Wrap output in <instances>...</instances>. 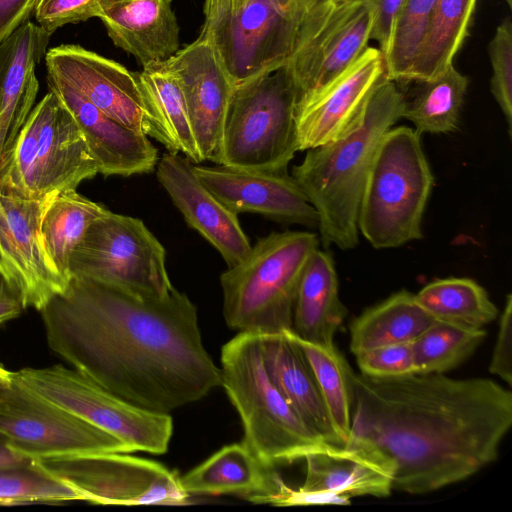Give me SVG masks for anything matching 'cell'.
<instances>
[{"label": "cell", "instance_id": "e575fe53", "mask_svg": "<svg viewBox=\"0 0 512 512\" xmlns=\"http://www.w3.org/2000/svg\"><path fill=\"white\" fill-rule=\"evenodd\" d=\"M486 336L483 327L436 320L414 341L415 373H444L465 361Z\"/></svg>", "mask_w": 512, "mask_h": 512}, {"label": "cell", "instance_id": "ffe728a7", "mask_svg": "<svg viewBox=\"0 0 512 512\" xmlns=\"http://www.w3.org/2000/svg\"><path fill=\"white\" fill-rule=\"evenodd\" d=\"M47 85L74 117L98 173L128 177L155 169L158 152L146 134L109 117L50 74H47Z\"/></svg>", "mask_w": 512, "mask_h": 512}, {"label": "cell", "instance_id": "f35d334b", "mask_svg": "<svg viewBox=\"0 0 512 512\" xmlns=\"http://www.w3.org/2000/svg\"><path fill=\"white\" fill-rule=\"evenodd\" d=\"M118 0H38L34 10L36 23L52 35L57 29L98 17Z\"/></svg>", "mask_w": 512, "mask_h": 512}, {"label": "cell", "instance_id": "74e56055", "mask_svg": "<svg viewBox=\"0 0 512 512\" xmlns=\"http://www.w3.org/2000/svg\"><path fill=\"white\" fill-rule=\"evenodd\" d=\"M492 68L490 90L512 131V22L505 17L497 26L488 44Z\"/></svg>", "mask_w": 512, "mask_h": 512}, {"label": "cell", "instance_id": "1f68e13d", "mask_svg": "<svg viewBox=\"0 0 512 512\" xmlns=\"http://www.w3.org/2000/svg\"><path fill=\"white\" fill-rule=\"evenodd\" d=\"M109 210L76 190L58 193L42 220L47 251L60 274L70 281V258L90 224Z\"/></svg>", "mask_w": 512, "mask_h": 512}, {"label": "cell", "instance_id": "ee69618b", "mask_svg": "<svg viewBox=\"0 0 512 512\" xmlns=\"http://www.w3.org/2000/svg\"><path fill=\"white\" fill-rule=\"evenodd\" d=\"M38 0H0V44L30 20Z\"/></svg>", "mask_w": 512, "mask_h": 512}, {"label": "cell", "instance_id": "5bb4252c", "mask_svg": "<svg viewBox=\"0 0 512 512\" xmlns=\"http://www.w3.org/2000/svg\"><path fill=\"white\" fill-rule=\"evenodd\" d=\"M0 437L33 460L85 452H131L117 438L21 383L0 390Z\"/></svg>", "mask_w": 512, "mask_h": 512}, {"label": "cell", "instance_id": "4dcf8cb0", "mask_svg": "<svg viewBox=\"0 0 512 512\" xmlns=\"http://www.w3.org/2000/svg\"><path fill=\"white\" fill-rule=\"evenodd\" d=\"M417 84L412 95H405L402 118L419 133H449L457 128L469 79L454 64L439 76Z\"/></svg>", "mask_w": 512, "mask_h": 512}, {"label": "cell", "instance_id": "4316f807", "mask_svg": "<svg viewBox=\"0 0 512 512\" xmlns=\"http://www.w3.org/2000/svg\"><path fill=\"white\" fill-rule=\"evenodd\" d=\"M276 473L242 442L222 447L181 476L180 484L189 496L234 494L257 503Z\"/></svg>", "mask_w": 512, "mask_h": 512}, {"label": "cell", "instance_id": "60d3db41", "mask_svg": "<svg viewBox=\"0 0 512 512\" xmlns=\"http://www.w3.org/2000/svg\"><path fill=\"white\" fill-rule=\"evenodd\" d=\"M265 504L275 506H308V505H349L350 497L330 492L305 491L288 486L281 476L273 491L268 495Z\"/></svg>", "mask_w": 512, "mask_h": 512}, {"label": "cell", "instance_id": "603a6c76", "mask_svg": "<svg viewBox=\"0 0 512 512\" xmlns=\"http://www.w3.org/2000/svg\"><path fill=\"white\" fill-rule=\"evenodd\" d=\"M258 335L267 374L299 418L325 442L344 445L333 428L314 372L292 331Z\"/></svg>", "mask_w": 512, "mask_h": 512}, {"label": "cell", "instance_id": "7dc6e473", "mask_svg": "<svg viewBox=\"0 0 512 512\" xmlns=\"http://www.w3.org/2000/svg\"><path fill=\"white\" fill-rule=\"evenodd\" d=\"M15 378V372L6 369L0 364V390L8 387Z\"/></svg>", "mask_w": 512, "mask_h": 512}, {"label": "cell", "instance_id": "f6af8a7d", "mask_svg": "<svg viewBox=\"0 0 512 512\" xmlns=\"http://www.w3.org/2000/svg\"><path fill=\"white\" fill-rule=\"evenodd\" d=\"M25 308L19 294L0 275V325L18 317Z\"/></svg>", "mask_w": 512, "mask_h": 512}, {"label": "cell", "instance_id": "9c48e42d", "mask_svg": "<svg viewBox=\"0 0 512 512\" xmlns=\"http://www.w3.org/2000/svg\"><path fill=\"white\" fill-rule=\"evenodd\" d=\"M297 96L285 66L234 88L217 164L259 171H287L299 151Z\"/></svg>", "mask_w": 512, "mask_h": 512}, {"label": "cell", "instance_id": "8d00e7d4", "mask_svg": "<svg viewBox=\"0 0 512 512\" xmlns=\"http://www.w3.org/2000/svg\"><path fill=\"white\" fill-rule=\"evenodd\" d=\"M73 500H77L73 490L43 470L35 460L0 468V505Z\"/></svg>", "mask_w": 512, "mask_h": 512}, {"label": "cell", "instance_id": "f1b7e54d", "mask_svg": "<svg viewBox=\"0 0 512 512\" xmlns=\"http://www.w3.org/2000/svg\"><path fill=\"white\" fill-rule=\"evenodd\" d=\"M434 321L415 294L400 290L355 318L350 327V350L356 356L381 346L410 343Z\"/></svg>", "mask_w": 512, "mask_h": 512}, {"label": "cell", "instance_id": "d6986e66", "mask_svg": "<svg viewBox=\"0 0 512 512\" xmlns=\"http://www.w3.org/2000/svg\"><path fill=\"white\" fill-rule=\"evenodd\" d=\"M156 176L185 221L216 248L228 268L247 257L252 245L237 214L201 183L188 158L165 153L157 162Z\"/></svg>", "mask_w": 512, "mask_h": 512}, {"label": "cell", "instance_id": "83f0119b", "mask_svg": "<svg viewBox=\"0 0 512 512\" xmlns=\"http://www.w3.org/2000/svg\"><path fill=\"white\" fill-rule=\"evenodd\" d=\"M138 75L151 115L150 137L162 143L168 152L181 153L192 163H201L176 73L165 61L143 66Z\"/></svg>", "mask_w": 512, "mask_h": 512}, {"label": "cell", "instance_id": "b9f144b4", "mask_svg": "<svg viewBox=\"0 0 512 512\" xmlns=\"http://www.w3.org/2000/svg\"><path fill=\"white\" fill-rule=\"evenodd\" d=\"M512 295L508 294L500 316L497 338L489 365L491 374L512 383Z\"/></svg>", "mask_w": 512, "mask_h": 512}, {"label": "cell", "instance_id": "7c38bea8", "mask_svg": "<svg viewBox=\"0 0 512 512\" xmlns=\"http://www.w3.org/2000/svg\"><path fill=\"white\" fill-rule=\"evenodd\" d=\"M77 500L101 505H184L180 477L158 462L125 452H85L35 460Z\"/></svg>", "mask_w": 512, "mask_h": 512}, {"label": "cell", "instance_id": "52a82bcc", "mask_svg": "<svg viewBox=\"0 0 512 512\" xmlns=\"http://www.w3.org/2000/svg\"><path fill=\"white\" fill-rule=\"evenodd\" d=\"M316 0H205L199 36L214 47L233 87L287 64Z\"/></svg>", "mask_w": 512, "mask_h": 512}, {"label": "cell", "instance_id": "4fadbf2b", "mask_svg": "<svg viewBox=\"0 0 512 512\" xmlns=\"http://www.w3.org/2000/svg\"><path fill=\"white\" fill-rule=\"evenodd\" d=\"M373 16L369 0H316L285 65L297 104L330 87L362 54Z\"/></svg>", "mask_w": 512, "mask_h": 512}, {"label": "cell", "instance_id": "3957f363", "mask_svg": "<svg viewBox=\"0 0 512 512\" xmlns=\"http://www.w3.org/2000/svg\"><path fill=\"white\" fill-rule=\"evenodd\" d=\"M405 94L384 76L336 138L306 150L292 177L318 215L319 239L341 250L358 244V210L380 139L402 118Z\"/></svg>", "mask_w": 512, "mask_h": 512}, {"label": "cell", "instance_id": "d4e9b609", "mask_svg": "<svg viewBox=\"0 0 512 512\" xmlns=\"http://www.w3.org/2000/svg\"><path fill=\"white\" fill-rule=\"evenodd\" d=\"M301 489L340 495L387 497L393 490V470L376 452L350 444L333 445L304 458Z\"/></svg>", "mask_w": 512, "mask_h": 512}, {"label": "cell", "instance_id": "9a60e30c", "mask_svg": "<svg viewBox=\"0 0 512 512\" xmlns=\"http://www.w3.org/2000/svg\"><path fill=\"white\" fill-rule=\"evenodd\" d=\"M56 195L32 199L0 191V275L26 307L39 311L69 283L52 261L41 229Z\"/></svg>", "mask_w": 512, "mask_h": 512}, {"label": "cell", "instance_id": "c3c4849f", "mask_svg": "<svg viewBox=\"0 0 512 512\" xmlns=\"http://www.w3.org/2000/svg\"><path fill=\"white\" fill-rule=\"evenodd\" d=\"M507 6L511 9L512 7V0H505Z\"/></svg>", "mask_w": 512, "mask_h": 512}, {"label": "cell", "instance_id": "44dd1931", "mask_svg": "<svg viewBox=\"0 0 512 512\" xmlns=\"http://www.w3.org/2000/svg\"><path fill=\"white\" fill-rule=\"evenodd\" d=\"M385 76L378 47L368 46L330 87L296 105L299 151L322 145L341 134L368 95Z\"/></svg>", "mask_w": 512, "mask_h": 512}, {"label": "cell", "instance_id": "277c9868", "mask_svg": "<svg viewBox=\"0 0 512 512\" xmlns=\"http://www.w3.org/2000/svg\"><path fill=\"white\" fill-rule=\"evenodd\" d=\"M220 372L243 425L242 442L264 466L292 463L334 445L317 436L271 382L258 333L240 332L223 345Z\"/></svg>", "mask_w": 512, "mask_h": 512}, {"label": "cell", "instance_id": "bcb514c9", "mask_svg": "<svg viewBox=\"0 0 512 512\" xmlns=\"http://www.w3.org/2000/svg\"><path fill=\"white\" fill-rule=\"evenodd\" d=\"M34 461L11 448L0 437V468L28 464Z\"/></svg>", "mask_w": 512, "mask_h": 512}, {"label": "cell", "instance_id": "484cf974", "mask_svg": "<svg viewBox=\"0 0 512 512\" xmlns=\"http://www.w3.org/2000/svg\"><path fill=\"white\" fill-rule=\"evenodd\" d=\"M346 314L333 258L318 248L307 261L298 284L291 331L302 340L332 346Z\"/></svg>", "mask_w": 512, "mask_h": 512}, {"label": "cell", "instance_id": "cb8c5ba5", "mask_svg": "<svg viewBox=\"0 0 512 512\" xmlns=\"http://www.w3.org/2000/svg\"><path fill=\"white\" fill-rule=\"evenodd\" d=\"M97 18L114 45L134 56L142 67L168 61L180 49L172 0H118Z\"/></svg>", "mask_w": 512, "mask_h": 512}, {"label": "cell", "instance_id": "5b68a950", "mask_svg": "<svg viewBox=\"0 0 512 512\" xmlns=\"http://www.w3.org/2000/svg\"><path fill=\"white\" fill-rule=\"evenodd\" d=\"M320 239L309 231L272 232L220 276L226 324L258 334L292 330L298 284Z\"/></svg>", "mask_w": 512, "mask_h": 512}, {"label": "cell", "instance_id": "d590c367", "mask_svg": "<svg viewBox=\"0 0 512 512\" xmlns=\"http://www.w3.org/2000/svg\"><path fill=\"white\" fill-rule=\"evenodd\" d=\"M435 2L403 0L384 56L386 78L395 82L406 80L428 31Z\"/></svg>", "mask_w": 512, "mask_h": 512}, {"label": "cell", "instance_id": "6da1fadb", "mask_svg": "<svg viewBox=\"0 0 512 512\" xmlns=\"http://www.w3.org/2000/svg\"><path fill=\"white\" fill-rule=\"evenodd\" d=\"M40 312L56 354L136 406L169 413L221 386L197 308L175 288L161 297L143 296L72 275Z\"/></svg>", "mask_w": 512, "mask_h": 512}, {"label": "cell", "instance_id": "ba28073f", "mask_svg": "<svg viewBox=\"0 0 512 512\" xmlns=\"http://www.w3.org/2000/svg\"><path fill=\"white\" fill-rule=\"evenodd\" d=\"M98 174L84 137L69 110L49 91L26 119L0 160V191L40 199L76 190Z\"/></svg>", "mask_w": 512, "mask_h": 512}, {"label": "cell", "instance_id": "30bf717a", "mask_svg": "<svg viewBox=\"0 0 512 512\" xmlns=\"http://www.w3.org/2000/svg\"><path fill=\"white\" fill-rule=\"evenodd\" d=\"M16 378L28 388L124 443L131 452L163 454L173 433L169 413L136 406L76 369L24 368Z\"/></svg>", "mask_w": 512, "mask_h": 512}, {"label": "cell", "instance_id": "f546056e", "mask_svg": "<svg viewBox=\"0 0 512 512\" xmlns=\"http://www.w3.org/2000/svg\"><path fill=\"white\" fill-rule=\"evenodd\" d=\"M477 0H436L428 31L405 82L442 74L462 47Z\"/></svg>", "mask_w": 512, "mask_h": 512}, {"label": "cell", "instance_id": "d6a6232c", "mask_svg": "<svg viewBox=\"0 0 512 512\" xmlns=\"http://www.w3.org/2000/svg\"><path fill=\"white\" fill-rule=\"evenodd\" d=\"M415 299L434 319L483 327L495 320L498 309L485 289L469 278H445L425 285Z\"/></svg>", "mask_w": 512, "mask_h": 512}, {"label": "cell", "instance_id": "8fae6325", "mask_svg": "<svg viewBox=\"0 0 512 512\" xmlns=\"http://www.w3.org/2000/svg\"><path fill=\"white\" fill-rule=\"evenodd\" d=\"M165 249L140 219L108 211L95 219L70 258V273L161 297L174 287Z\"/></svg>", "mask_w": 512, "mask_h": 512}, {"label": "cell", "instance_id": "e0dca14e", "mask_svg": "<svg viewBox=\"0 0 512 512\" xmlns=\"http://www.w3.org/2000/svg\"><path fill=\"white\" fill-rule=\"evenodd\" d=\"M201 183L230 211L257 213L273 221L318 227V215L287 171H259L193 164Z\"/></svg>", "mask_w": 512, "mask_h": 512}, {"label": "cell", "instance_id": "7402d4cb", "mask_svg": "<svg viewBox=\"0 0 512 512\" xmlns=\"http://www.w3.org/2000/svg\"><path fill=\"white\" fill-rule=\"evenodd\" d=\"M50 34L27 21L0 44V160L11 149L39 90L35 71Z\"/></svg>", "mask_w": 512, "mask_h": 512}, {"label": "cell", "instance_id": "ac0fdd59", "mask_svg": "<svg viewBox=\"0 0 512 512\" xmlns=\"http://www.w3.org/2000/svg\"><path fill=\"white\" fill-rule=\"evenodd\" d=\"M167 62L180 81L202 162L217 164L234 87L214 47L201 36L179 49Z\"/></svg>", "mask_w": 512, "mask_h": 512}, {"label": "cell", "instance_id": "7a4b0ae2", "mask_svg": "<svg viewBox=\"0 0 512 512\" xmlns=\"http://www.w3.org/2000/svg\"><path fill=\"white\" fill-rule=\"evenodd\" d=\"M345 444L376 452L393 488L425 494L494 462L512 425V393L492 379L443 373L372 378L353 371Z\"/></svg>", "mask_w": 512, "mask_h": 512}, {"label": "cell", "instance_id": "7bdbcfd3", "mask_svg": "<svg viewBox=\"0 0 512 512\" xmlns=\"http://www.w3.org/2000/svg\"><path fill=\"white\" fill-rule=\"evenodd\" d=\"M373 9L371 40L378 43L383 58L386 55L395 17L403 0H369Z\"/></svg>", "mask_w": 512, "mask_h": 512}, {"label": "cell", "instance_id": "ab89813d", "mask_svg": "<svg viewBox=\"0 0 512 512\" xmlns=\"http://www.w3.org/2000/svg\"><path fill=\"white\" fill-rule=\"evenodd\" d=\"M361 374L372 378H398L415 373L412 342L377 347L356 355Z\"/></svg>", "mask_w": 512, "mask_h": 512}, {"label": "cell", "instance_id": "8992f818", "mask_svg": "<svg viewBox=\"0 0 512 512\" xmlns=\"http://www.w3.org/2000/svg\"><path fill=\"white\" fill-rule=\"evenodd\" d=\"M433 182L421 134L408 126L391 127L379 141L362 192L359 235L376 249L421 239Z\"/></svg>", "mask_w": 512, "mask_h": 512}, {"label": "cell", "instance_id": "2e32d148", "mask_svg": "<svg viewBox=\"0 0 512 512\" xmlns=\"http://www.w3.org/2000/svg\"><path fill=\"white\" fill-rule=\"evenodd\" d=\"M44 58L47 74L64 81L114 120L151 135V115L138 73L75 44L53 47Z\"/></svg>", "mask_w": 512, "mask_h": 512}, {"label": "cell", "instance_id": "836d02e7", "mask_svg": "<svg viewBox=\"0 0 512 512\" xmlns=\"http://www.w3.org/2000/svg\"><path fill=\"white\" fill-rule=\"evenodd\" d=\"M292 335L307 357L333 428L345 444L351 426L353 370L335 345L315 344L300 339L293 332Z\"/></svg>", "mask_w": 512, "mask_h": 512}]
</instances>
